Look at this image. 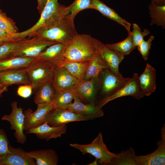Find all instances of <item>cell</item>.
<instances>
[{
  "label": "cell",
  "mask_w": 165,
  "mask_h": 165,
  "mask_svg": "<svg viewBox=\"0 0 165 165\" xmlns=\"http://www.w3.org/2000/svg\"><path fill=\"white\" fill-rule=\"evenodd\" d=\"M100 90L98 77L79 81L72 90L74 95L82 102L94 103L97 92Z\"/></svg>",
  "instance_id": "9"
},
{
  "label": "cell",
  "mask_w": 165,
  "mask_h": 165,
  "mask_svg": "<svg viewBox=\"0 0 165 165\" xmlns=\"http://www.w3.org/2000/svg\"><path fill=\"white\" fill-rule=\"evenodd\" d=\"M133 31H131L133 40L135 45L137 47L144 39V37L149 35L150 31L148 29H144L142 31L141 28L136 23L132 24Z\"/></svg>",
  "instance_id": "35"
},
{
  "label": "cell",
  "mask_w": 165,
  "mask_h": 165,
  "mask_svg": "<svg viewBox=\"0 0 165 165\" xmlns=\"http://www.w3.org/2000/svg\"><path fill=\"white\" fill-rule=\"evenodd\" d=\"M98 78L100 89L103 97L102 98L114 94L125 85L130 79V78L116 75L108 68L100 73Z\"/></svg>",
  "instance_id": "7"
},
{
  "label": "cell",
  "mask_w": 165,
  "mask_h": 165,
  "mask_svg": "<svg viewBox=\"0 0 165 165\" xmlns=\"http://www.w3.org/2000/svg\"><path fill=\"white\" fill-rule=\"evenodd\" d=\"M74 20V19L68 14L52 25L40 28L34 36L65 45L78 34Z\"/></svg>",
  "instance_id": "3"
},
{
  "label": "cell",
  "mask_w": 165,
  "mask_h": 165,
  "mask_svg": "<svg viewBox=\"0 0 165 165\" xmlns=\"http://www.w3.org/2000/svg\"><path fill=\"white\" fill-rule=\"evenodd\" d=\"M135 152L131 147L123 150L112 160L110 165H136Z\"/></svg>",
  "instance_id": "30"
},
{
  "label": "cell",
  "mask_w": 165,
  "mask_h": 165,
  "mask_svg": "<svg viewBox=\"0 0 165 165\" xmlns=\"http://www.w3.org/2000/svg\"><path fill=\"white\" fill-rule=\"evenodd\" d=\"M65 45L57 43L46 48L36 57L53 65L56 67L63 66L64 62Z\"/></svg>",
  "instance_id": "17"
},
{
  "label": "cell",
  "mask_w": 165,
  "mask_h": 165,
  "mask_svg": "<svg viewBox=\"0 0 165 165\" xmlns=\"http://www.w3.org/2000/svg\"><path fill=\"white\" fill-rule=\"evenodd\" d=\"M97 160L96 159L92 163H90V164H89L88 165H97Z\"/></svg>",
  "instance_id": "43"
},
{
  "label": "cell",
  "mask_w": 165,
  "mask_h": 165,
  "mask_svg": "<svg viewBox=\"0 0 165 165\" xmlns=\"http://www.w3.org/2000/svg\"><path fill=\"white\" fill-rule=\"evenodd\" d=\"M108 48L125 56L129 54L137 47L135 45L131 32L127 37L122 41L114 44H105Z\"/></svg>",
  "instance_id": "28"
},
{
  "label": "cell",
  "mask_w": 165,
  "mask_h": 165,
  "mask_svg": "<svg viewBox=\"0 0 165 165\" xmlns=\"http://www.w3.org/2000/svg\"><path fill=\"white\" fill-rule=\"evenodd\" d=\"M154 3L158 6H162L165 5V0H152Z\"/></svg>",
  "instance_id": "41"
},
{
  "label": "cell",
  "mask_w": 165,
  "mask_h": 165,
  "mask_svg": "<svg viewBox=\"0 0 165 165\" xmlns=\"http://www.w3.org/2000/svg\"><path fill=\"white\" fill-rule=\"evenodd\" d=\"M0 82L3 86L13 85L30 84L25 68L6 70L0 72Z\"/></svg>",
  "instance_id": "19"
},
{
  "label": "cell",
  "mask_w": 165,
  "mask_h": 165,
  "mask_svg": "<svg viewBox=\"0 0 165 165\" xmlns=\"http://www.w3.org/2000/svg\"><path fill=\"white\" fill-rule=\"evenodd\" d=\"M56 68L43 60L36 57L24 68L28 74L30 84L35 91L43 84L48 82H52Z\"/></svg>",
  "instance_id": "4"
},
{
  "label": "cell",
  "mask_w": 165,
  "mask_h": 165,
  "mask_svg": "<svg viewBox=\"0 0 165 165\" xmlns=\"http://www.w3.org/2000/svg\"><path fill=\"white\" fill-rule=\"evenodd\" d=\"M28 155L35 159L36 165H57L59 158L56 152L51 149L27 152Z\"/></svg>",
  "instance_id": "23"
},
{
  "label": "cell",
  "mask_w": 165,
  "mask_h": 165,
  "mask_svg": "<svg viewBox=\"0 0 165 165\" xmlns=\"http://www.w3.org/2000/svg\"><path fill=\"white\" fill-rule=\"evenodd\" d=\"M0 29L11 35L17 33L19 29L13 19L8 17L0 9Z\"/></svg>",
  "instance_id": "32"
},
{
  "label": "cell",
  "mask_w": 165,
  "mask_h": 165,
  "mask_svg": "<svg viewBox=\"0 0 165 165\" xmlns=\"http://www.w3.org/2000/svg\"><path fill=\"white\" fill-rule=\"evenodd\" d=\"M9 144L5 130L0 129V159L5 156L9 152Z\"/></svg>",
  "instance_id": "37"
},
{
  "label": "cell",
  "mask_w": 165,
  "mask_h": 165,
  "mask_svg": "<svg viewBox=\"0 0 165 165\" xmlns=\"http://www.w3.org/2000/svg\"><path fill=\"white\" fill-rule=\"evenodd\" d=\"M156 70L147 63L143 72L138 76V81L141 90L145 96L150 95L156 89Z\"/></svg>",
  "instance_id": "20"
},
{
  "label": "cell",
  "mask_w": 165,
  "mask_h": 165,
  "mask_svg": "<svg viewBox=\"0 0 165 165\" xmlns=\"http://www.w3.org/2000/svg\"><path fill=\"white\" fill-rule=\"evenodd\" d=\"M138 74L134 73L132 77L124 86L112 95L101 99L98 105L101 107L109 102L119 97L130 96L139 100L144 96L142 93L138 81Z\"/></svg>",
  "instance_id": "11"
},
{
  "label": "cell",
  "mask_w": 165,
  "mask_h": 165,
  "mask_svg": "<svg viewBox=\"0 0 165 165\" xmlns=\"http://www.w3.org/2000/svg\"><path fill=\"white\" fill-rule=\"evenodd\" d=\"M13 57H36L48 47L56 42L42 39L35 35L19 41Z\"/></svg>",
  "instance_id": "6"
},
{
  "label": "cell",
  "mask_w": 165,
  "mask_h": 165,
  "mask_svg": "<svg viewBox=\"0 0 165 165\" xmlns=\"http://www.w3.org/2000/svg\"><path fill=\"white\" fill-rule=\"evenodd\" d=\"M69 13L68 6L60 4L57 0H47L38 21L30 28L9 36L11 42H16L33 37L40 28L52 25Z\"/></svg>",
  "instance_id": "1"
},
{
  "label": "cell",
  "mask_w": 165,
  "mask_h": 165,
  "mask_svg": "<svg viewBox=\"0 0 165 165\" xmlns=\"http://www.w3.org/2000/svg\"><path fill=\"white\" fill-rule=\"evenodd\" d=\"M47 0H37V9L40 14L43 9L46 2Z\"/></svg>",
  "instance_id": "40"
},
{
  "label": "cell",
  "mask_w": 165,
  "mask_h": 165,
  "mask_svg": "<svg viewBox=\"0 0 165 165\" xmlns=\"http://www.w3.org/2000/svg\"><path fill=\"white\" fill-rule=\"evenodd\" d=\"M79 81L62 66L55 69L52 83L55 91H57L72 90Z\"/></svg>",
  "instance_id": "18"
},
{
  "label": "cell",
  "mask_w": 165,
  "mask_h": 165,
  "mask_svg": "<svg viewBox=\"0 0 165 165\" xmlns=\"http://www.w3.org/2000/svg\"><path fill=\"white\" fill-rule=\"evenodd\" d=\"M97 53L95 38L90 35L78 34L65 45L64 65L72 62L89 61Z\"/></svg>",
  "instance_id": "2"
},
{
  "label": "cell",
  "mask_w": 165,
  "mask_h": 165,
  "mask_svg": "<svg viewBox=\"0 0 165 165\" xmlns=\"http://www.w3.org/2000/svg\"><path fill=\"white\" fill-rule=\"evenodd\" d=\"M37 105V108L34 112L30 108L23 112L24 116V130H28L42 124L45 122L47 114L54 108L53 102L40 104Z\"/></svg>",
  "instance_id": "10"
},
{
  "label": "cell",
  "mask_w": 165,
  "mask_h": 165,
  "mask_svg": "<svg viewBox=\"0 0 165 165\" xmlns=\"http://www.w3.org/2000/svg\"><path fill=\"white\" fill-rule=\"evenodd\" d=\"M10 35L7 32L0 29V45L8 42V38Z\"/></svg>",
  "instance_id": "39"
},
{
  "label": "cell",
  "mask_w": 165,
  "mask_h": 165,
  "mask_svg": "<svg viewBox=\"0 0 165 165\" xmlns=\"http://www.w3.org/2000/svg\"><path fill=\"white\" fill-rule=\"evenodd\" d=\"M35 92L34 101L37 105L53 102L55 90L52 82H48L43 84Z\"/></svg>",
  "instance_id": "24"
},
{
  "label": "cell",
  "mask_w": 165,
  "mask_h": 165,
  "mask_svg": "<svg viewBox=\"0 0 165 165\" xmlns=\"http://www.w3.org/2000/svg\"><path fill=\"white\" fill-rule=\"evenodd\" d=\"M89 61L71 62L66 64L62 67L66 69L73 76L80 81L84 78Z\"/></svg>",
  "instance_id": "31"
},
{
  "label": "cell",
  "mask_w": 165,
  "mask_h": 165,
  "mask_svg": "<svg viewBox=\"0 0 165 165\" xmlns=\"http://www.w3.org/2000/svg\"><path fill=\"white\" fill-rule=\"evenodd\" d=\"M154 38L155 37L151 35L147 40L146 41L144 39L137 47L142 58L145 61L148 59L152 42Z\"/></svg>",
  "instance_id": "36"
},
{
  "label": "cell",
  "mask_w": 165,
  "mask_h": 165,
  "mask_svg": "<svg viewBox=\"0 0 165 165\" xmlns=\"http://www.w3.org/2000/svg\"><path fill=\"white\" fill-rule=\"evenodd\" d=\"M93 0H75L68 6L69 14L73 19L80 12L90 9Z\"/></svg>",
  "instance_id": "33"
},
{
  "label": "cell",
  "mask_w": 165,
  "mask_h": 165,
  "mask_svg": "<svg viewBox=\"0 0 165 165\" xmlns=\"http://www.w3.org/2000/svg\"><path fill=\"white\" fill-rule=\"evenodd\" d=\"M36 57H13L0 61V72L9 70L24 68Z\"/></svg>",
  "instance_id": "26"
},
{
  "label": "cell",
  "mask_w": 165,
  "mask_h": 165,
  "mask_svg": "<svg viewBox=\"0 0 165 165\" xmlns=\"http://www.w3.org/2000/svg\"><path fill=\"white\" fill-rule=\"evenodd\" d=\"M9 150L6 156L0 159V165H36L35 159L23 149L13 147L9 144Z\"/></svg>",
  "instance_id": "16"
},
{
  "label": "cell",
  "mask_w": 165,
  "mask_h": 165,
  "mask_svg": "<svg viewBox=\"0 0 165 165\" xmlns=\"http://www.w3.org/2000/svg\"><path fill=\"white\" fill-rule=\"evenodd\" d=\"M108 68L107 64L99 53H96L89 61L83 79L87 80L98 77L100 73L104 69Z\"/></svg>",
  "instance_id": "25"
},
{
  "label": "cell",
  "mask_w": 165,
  "mask_h": 165,
  "mask_svg": "<svg viewBox=\"0 0 165 165\" xmlns=\"http://www.w3.org/2000/svg\"><path fill=\"white\" fill-rule=\"evenodd\" d=\"M7 87L5 86L2 89L0 90V98L2 97V94L4 92L8 91Z\"/></svg>",
  "instance_id": "42"
},
{
  "label": "cell",
  "mask_w": 165,
  "mask_h": 165,
  "mask_svg": "<svg viewBox=\"0 0 165 165\" xmlns=\"http://www.w3.org/2000/svg\"><path fill=\"white\" fill-rule=\"evenodd\" d=\"M75 96L72 90L55 91L53 102L54 108H64L72 102Z\"/></svg>",
  "instance_id": "29"
},
{
  "label": "cell",
  "mask_w": 165,
  "mask_h": 165,
  "mask_svg": "<svg viewBox=\"0 0 165 165\" xmlns=\"http://www.w3.org/2000/svg\"><path fill=\"white\" fill-rule=\"evenodd\" d=\"M95 42L97 53L101 55L109 69L116 75L123 77L119 71V66L124 59V56L108 48L96 39Z\"/></svg>",
  "instance_id": "15"
},
{
  "label": "cell",
  "mask_w": 165,
  "mask_h": 165,
  "mask_svg": "<svg viewBox=\"0 0 165 165\" xmlns=\"http://www.w3.org/2000/svg\"><path fill=\"white\" fill-rule=\"evenodd\" d=\"M11 113L3 116L2 120H6L10 125V129L15 130L14 135L17 143L23 144L26 141L27 136L24 133V116L23 109L17 106L16 101L11 103Z\"/></svg>",
  "instance_id": "8"
},
{
  "label": "cell",
  "mask_w": 165,
  "mask_h": 165,
  "mask_svg": "<svg viewBox=\"0 0 165 165\" xmlns=\"http://www.w3.org/2000/svg\"><path fill=\"white\" fill-rule=\"evenodd\" d=\"M90 9L98 11L104 16L123 26L126 28L128 34L131 32V24L122 18L115 11L100 0H93Z\"/></svg>",
  "instance_id": "22"
},
{
  "label": "cell",
  "mask_w": 165,
  "mask_h": 165,
  "mask_svg": "<svg viewBox=\"0 0 165 165\" xmlns=\"http://www.w3.org/2000/svg\"><path fill=\"white\" fill-rule=\"evenodd\" d=\"M149 13L151 18L150 26L156 24L165 29V5H156L152 0L148 7Z\"/></svg>",
  "instance_id": "27"
},
{
  "label": "cell",
  "mask_w": 165,
  "mask_h": 165,
  "mask_svg": "<svg viewBox=\"0 0 165 165\" xmlns=\"http://www.w3.org/2000/svg\"><path fill=\"white\" fill-rule=\"evenodd\" d=\"M81 115L65 108H54L47 115L45 121L51 127H58L75 121H86Z\"/></svg>",
  "instance_id": "12"
},
{
  "label": "cell",
  "mask_w": 165,
  "mask_h": 165,
  "mask_svg": "<svg viewBox=\"0 0 165 165\" xmlns=\"http://www.w3.org/2000/svg\"><path fill=\"white\" fill-rule=\"evenodd\" d=\"M70 145L79 150L83 155L87 153L91 155L101 164L104 165H110L116 155L108 150L103 141L101 132L89 144L74 143L70 144Z\"/></svg>",
  "instance_id": "5"
},
{
  "label": "cell",
  "mask_w": 165,
  "mask_h": 165,
  "mask_svg": "<svg viewBox=\"0 0 165 165\" xmlns=\"http://www.w3.org/2000/svg\"><path fill=\"white\" fill-rule=\"evenodd\" d=\"M74 101L64 108L73 111L86 118L87 120L102 116L104 113L101 107L94 103L85 104L76 96Z\"/></svg>",
  "instance_id": "14"
},
{
  "label": "cell",
  "mask_w": 165,
  "mask_h": 165,
  "mask_svg": "<svg viewBox=\"0 0 165 165\" xmlns=\"http://www.w3.org/2000/svg\"><path fill=\"white\" fill-rule=\"evenodd\" d=\"M161 139L157 143V148L152 153L136 156V165H165V125L161 130Z\"/></svg>",
  "instance_id": "13"
},
{
  "label": "cell",
  "mask_w": 165,
  "mask_h": 165,
  "mask_svg": "<svg viewBox=\"0 0 165 165\" xmlns=\"http://www.w3.org/2000/svg\"><path fill=\"white\" fill-rule=\"evenodd\" d=\"M5 86H3L0 82V90L2 89Z\"/></svg>",
  "instance_id": "44"
},
{
  "label": "cell",
  "mask_w": 165,
  "mask_h": 165,
  "mask_svg": "<svg viewBox=\"0 0 165 165\" xmlns=\"http://www.w3.org/2000/svg\"><path fill=\"white\" fill-rule=\"evenodd\" d=\"M18 42H7L0 45V61L13 57Z\"/></svg>",
  "instance_id": "34"
},
{
  "label": "cell",
  "mask_w": 165,
  "mask_h": 165,
  "mask_svg": "<svg viewBox=\"0 0 165 165\" xmlns=\"http://www.w3.org/2000/svg\"><path fill=\"white\" fill-rule=\"evenodd\" d=\"M66 124L58 127H51L45 121L38 127L27 131L26 134H34L40 139L48 141L51 138L61 137L63 134H66Z\"/></svg>",
  "instance_id": "21"
},
{
  "label": "cell",
  "mask_w": 165,
  "mask_h": 165,
  "mask_svg": "<svg viewBox=\"0 0 165 165\" xmlns=\"http://www.w3.org/2000/svg\"><path fill=\"white\" fill-rule=\"evenodd\" d=\"M33 90V87L31 84L21 85L18 87L17 93L21 97L28 98L31 95Z\"/></svg>",
  "instance_id": "38"
}]
</instances>
